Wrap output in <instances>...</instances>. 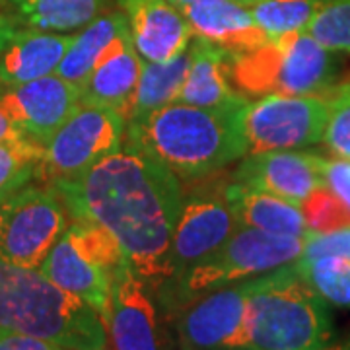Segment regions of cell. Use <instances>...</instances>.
<instances>
[{
	"label": "cell",
	"instance_id": "cell-23",
	"mask_svg": "<svg viewBox=\"0 0 350 350\" xmlns=\"http://www.w3.org/2000/svg\"><path fill=\"white\" fill-rule=\"evenodd\" d=\"M107 0H8L16 24L43 31H75L96 20Z\"/></svg>",
	"mask_w": 350,
	"mask_h": 350
},
{
	"label": "cell",
	"instance_id": "cell-34",
	"mask_svg": "<svg viewBox=\"0 0 350 350\" xmlns=\"http://www.w3.org/2000/svg\"><path fill=\"white\" fill-rule=\"evenodd\" d=\"M20 138H25L18 126L14 125L10 121V117L6 113L0 109V142H8V140H20Z\"/></svg>",
	"mask_w": 350,
	"mask_h": 350
},
{
	"label": "cell",
	"instance_id": "cell-6",
	"mask_svg": "<svg viewBox=\"0 0 350 350\" xmlns=\"http://www.w3.org/2000/svg\"><path fill=\"white\" fill-rule=\"evenodd\" d=\"M304 241L306 238L275 236L250 226H238L213 255L193 267L187 275L156 290L158 308L175 317L185 304L206 292L292 265L301 257Z\"/></svg>",
	"mask_w": 350,
	"mask_h": 350
},
{
	"label": "cell",
	"instance_id": "cell-15",
	"mask_svg": "<svg viewBox=\"0 0 350 350\" xmlns=\"http://www.w3.org/2000/svg\"><path fill=\"white\" fill-rule=\"evenodd\" d=\"M144 59L138 55L131 29H123L101 53L100 61L80 88V103L109 107L126 119L131 111Z\"/></svg>",
	"mask_w": 350,
	"mask_h": 350
},
{
	"label": "cell",
	"instance_id": "cell-21",
	"mask_svg": "<svg viewBox=\"0 0 350 350\" xmlns=\"http://www.w3.org/2000/svg\"><path fill=\"white\" fill-rule=\"evenodd\" d=\"M224 193L239 226H250L275 236L308 238L310 230L300 204L271 193L239 187L232 181L224 187Z\"/></svg>",
	"mask_w": 350,
	"mask_h": 350
},
{
	"label": "cell",
	"instance_id": "cell-10",
	"mask_svg": "<svg viewBox=\"0 0 350 350\" xmlns=\"http://www.w3.org/2000/svg\"><path fill=\"white\" fill-rule=\"evenodd\" d=\"M262 280L265 275L247 278L185 304L174 317L179 350H243L247 301Z\"/></svg>",
	"mask_w": 350,
	"mask_h": 350
},
{
	"label": "cell",
	"instance_id": "cell-9",
	"mask_svg": "<svg viewBox=\"0 0 350 350\" xmlns=\"http://www.w3.org/2000/svg\"><path fill=\"white\" fill-rule=\"evenodd\" d=\"M126 119L109 107L80 105L43 146L39 183L75 179L123 148Z\"/></svg>",
	"mask_w": 350,
	"mask_h": 350
},
{
	"label": "cell",
	"instance_id": "cell-8",
	"mask_svg": "<svg viewBox=\"0 0 350 350\" xmlns=\"http://www.w3.org/2000/svg\"><path fill=\"white\" fill-rule=\"evenodd\" d=\"M329 100L325 96L271 94L250 100L241 109L245 156L273 150H300L323 142Z\"/></svg>",
	"mask_w": 350,
	"mask_h": 350
},
{
	"label": "cell",
	"instance_id": "cell-22",
	"mask_svg": "<svg viewBox=\"0 0 350 350\" xmlns=\"http://www.w3.org/2000/svg\"><path fill=\"white\" fill-rule=\"evenodd\" d=\"M126 27L129 22L121 10L100 14L96 20L84 25L78 36H75L55 75L75 86L82 88L96 63L100 61L101 53Z\"/></svg>",
	"mask_w": 350,
	"mask_h": 350
},
{
	"label": "cell",
	"instance_id": "cell-26",
	"mask_svg": "<svg viewBox=\"0 0 350 350\" xmlns=\"http://www.w3.org/2000/svg\"><path fill=\"white\" fill-rule=\"evenodd\" d=\"M319 4L321 0H255L247 8L267 38L275 39L308 29Z\"/></svg>",
	"mask_w": 350,
	"mask_h": 350
},
{
	"label": "cell",
	"instance_id": "cell-24",
	"mask_svg": "<svg viewBox=\"0 0 350 350\" xmlns=\"http://www.w3.org/2000/svg\"><path fill=\"white\" fill-rule=\"evenodd\" d=\"M191 68V49H185L177 57L163 63L142 64V75L138 80L137 92L133 98L131 111L126 115L129 121H137L146 117L148 113L158 111L170 103L177 101V96L185 84V78Z\"/></svg>",
	"mask_w": 350,
	"mask_h": 350
},
{
	"label": "cell",
	"instance_id": "cell-18",
	"mask_svg": "<svg viewBox=\"0 0 350 350\" xmlns=\"http://www.w3.org/2000/svg\"><path fill=\"white\" fill-rule=\"evenodd\" d=\"M191 68L181 88L177 103L202 109H222L245 105L247 98L232 86L230 61L232 53L216 47L206 39L195 38L189 43Z\"/></svg>",
	"mask_w": 350,
	"mask_h": 350
},
{
	"label": "cell",
	"instance_id": "cell-13",
	"mask_svg": "<svg viewBox=\"0 0 350 350\" xmlns=\"http://www.w3.org/2000/svg\"><path fill=\"white\" fill-rule=\"evenodd\" d=\"M80 105V88L57 75L14 86L0 84V109L39 146H45Z\"/></svg>",
	"mask_w": 350,
	"mask_h": 350
},
{
	"label": "cell",
	"instance_id": "cell-35",
	"mask_svg": "<svg viewBox=\"0 0 350 350\" xmlns=\"http://www.w3.org/2000/svg\"><path fill=\"white\" fill-rule=\"evenodd\" d=\"M16 29H18L16 20L10 18V16H2L0 14V53L6 47V43L10 41V38H12V33Z\"/></svg>",
	"mask_w": 350,
	"mask_h": 350
},
{
	"label": "cell",
	"instance_id": "cell-3",
	"mask_svg": "<svg viewBox=\"0 0 350 350\" xmlns=\"http://www.w3.org/2000/svg\"><path fill=\"white\" fill-rule=\"evenodd\" d=\"M0 327L68 350H109L101 315L39 269L0 259Z\"/></svg>",
	"mask_w": 350,
	"mask_h": 350
},
{
	"label": "cell",
	"instance_id": "cell-14",
	"mask_svg": "<svg viewBox=\"0 0 350 350\" xmlns=\"http://www.w3.org/2000/svg\"><path fill=\"white\" fill-rule=\"evenodd\" d=\"M325 156L310 150H273L243 156L232 174V183L271 193L300 204L315 189L325 187Z\"/></svg>",
	"mask_w": 350,
	"mask_h": 350
},
{
	"label": "cell",
	"instance_id": "cell-5",
	"mask_svg": "<svg viewBox=\"0 0 350 350\" xmlns=\"http://www.w3.org/2000/svg\"><path fill=\"white\" fill-rule=\"evenodd\" d=\"M337 75L333 51L323 47L306 29L267 39L255 49L232 55V86L250 98L325 96Z\"/></svg>",
	"mask_w": 350,
	"mask_h": 350
},
{
	"label": "cell",
	"instance_id": "cell-19",
	"mask_svg": "<svg viewBox=\"0 0 350 350\" xmlns=\"http://www.w3.org/2000/svg\"><path fill=\"white\" fill-rule=\"evenodd\" d=\"M185 16L195 38L206 39L232 55L255 49L267 41L247 6L230 0H213L177 6Z\"/></svg>",
	"mask_w": 350,
	"mask_h": 350
},
{
	"label": "cell",
	"instance_id": "cell-7",
	"mask_svg": "<svg viewBox=\"0 0 350 350\" xmlns=\"http://www.w3.org/2000/svg\"><path fill=\"white\" fill-rule=\"evenodd\" d=\"M66 222L68 213L51 185L16 189L0 199V259L39 269Z\"/></svg>",
	"mask_w": 350,
	"mask_h": 350
},
{
	"label": "cell",
	"instance_id": "cell-11",
	"mask_svg": "<svg viewBox=\"0 0 350 350\" xmlns=\"http://www.w3.org/2000/svg\"><path fill=\"white\" fill-rule=\"evenodd\" d=\"M238 218L226 199L224 187L218 193H195L187 197L175 224L170 245L167 280L162 286L177 282L193 267L213 255L238 230Z\"/></svg>",
	"mask_w": 350,
	"mask_h": 350
},
{
	"label": "cell",
	"instance_id": "cell-36",
	"mask_svg": "<svg viewBox=\"0 0 350 350\" xmlns=\"http://www.w3.org/2000/svg\"><path fill=\"white\" fill-rule=\"evenodd\" d=\"M175 6H183V4H197V2H213V0H172ZM230 2H238L241 6H250L255 0H230Z\"/></svg>",
	"mask_w": 350,
	"mask_h": 350
},
{
	"label": "cell",
	"instance_id": "cell-4",
	"mask_svg": "<svg viewBox=\"0 0 350 350\" xmlns=\"http://www.w3.org/2000/svg\"><path fill=\"white\" fill-rule=\"evenodd\" d=\"M331 338L329 306L298 275L294 262L265 275L247 301L243 350H321Z\"/></svg>",
	"mask_w": 350,
	"mask_h": 350
},
{
	"label": "cell",
	"instance_id": "cell-12",
	"mask_svg": "<svg viewBox=\"0 0 350 350\" xmlns=\"http://www.w3.org/2000/svg\"><path fill=\"white\" fill-rule=\"evenodd\" d=\"M103 323L109 350H167L154 292L126 259L113 271Z\"/></svg>",
	"mask_w": 350,
	"mask_h": 350
},
{
	"label": "cell",
	"instance_id": "cell-28",
	"mask_svg": "<svg viewBox=\"0 0 350 350\" xmlns=\"http://www.w3.org/2000/svg\"><path fill=\"white\" fill-rule=\"evenodd\" d=\"M306 31L329 51L350 55V0H321Z\"/></svg>",
	"mask_w": 350,
	"mask_h": 350
},
{
	"label": "cell",
	"instance_id": "cell-32",
	"mask_svg": "<svg viewBox=\"0 0 350 350\" xmlns=\"http://www.w3.org/2000/svg\"><path fill=\"white\" fill-rule=\"evenodd\" d=\"M323 181L350 208V160L335 158L323 162Z\"/></svg>",
	"mask_w": 350,
	"mask_h": 350
},
{
	"label": "cell",
	"instance_id": "cell-20",
	"mask_svg": "<svg viewBox=\"0 0 350 350\" xmlns=\"http://www.w3.org/2000/svg\"><path fill=\"white\" fill-rule=\"evenodd\" d=\"M75 36L18 27L0 53V84H25L55 75Z\"/></svg>",
	"mask_w": 350,
	"mask_h": 350
},
{
	"label": "cell",
	"instance_id": "cell-30",
	"mask_svg": "<svg viewBox=\"0 0 350 350\" xmlns=\"http://www.w3.org/2000/svg\"><path fill=\"white\" fill-rule=\"evenodd\" d=\"M327 117L323 144L335 158L350 160V78L327 92Z\"/></svg>",
	"mask_w": 350,
	"mask_h": 350
},
{
	"label": "cell",
	"instance_id": "cell-25",
	"mask_svg": "<svg viewBox=\"0 0 350 350\" xmlns=\"http://www.w3.org/2000/svg\"><path fill=\"white\" fill-rule=\"evenodd\" d=\"M298 275L327 301L350 308V259L338 255L300 257L294 262Z\"/></svg>",
	"mask_w": 350,
	"mask_h": 350
},
{
	"label": "cell",
	"instance_id": "cell-33",
	"mask_svg": "<svg viewBox=\"0 0 350 350\" xmlns=\"http://www.w3.org/2000/svg\"><path fill=\"white\" fill-rule=\"evenodd\" d=\"M0 350H68L27 333L0 327Z\"/></svg>",
	"mask_w": 350,
	"mask_h": 350
},
{
	"label": "cell",
	"instance_id": "cell-38",
	"mask_svg": "<svg viewBox=\"0 0 350 350\" xmlns=\"http://www.w3.org/2000/svg\"><path fill=\"white\" fill-rule=\"evenodd\" d=\"M321 350H350V340L349 342H345V345H337V347H329V345H327L325 349Z\"/></svg>",
	"mask_w": 350,
	"mask_h": 350
},
{
	"label": "cell",
	"instance_id": "cell-27",
	"mask_svg": "<svg viewBox=\"0 0 350 350\" xmlns=\"http://www.w3.org/2000/svg\"><path fill=\"white\" fill-rule=\"evenodd\" d=\"M43 146L27 138L0 142V199L38 181Z\"/></svg>",
	"mask_w": 350,
	"mask_h": 350
},
{
	"label": "cell",
	"instance_id": "cell-29",
	"mask_svg": "<svg viewBox=\"0 0 350 350\" xmlns=\"http://www.w3.org/2000/svg\"><path fill=\"white\" fill-rule=\"evenodd\" d=\"M308 230L313 234H327L350 228V208L327 187L315 189L300 202Z\"/></svg>",
	"mask_w": 350,
	"mask_h": 350
},
{
	"label": "cell",
	"instance_id": "cell-2",
	"mask_svg": "<svg viewBox=\"0 0 350 350\" xmlns=\"http://www.w3.org/2000/svg\"><path fill=\"white\" fill-rule=\"evenodd\" d=\"M241 109H202L175 101L129 121L123 146L158 160L177 177L199 179L245 156Z\"/></svg>",
	"mask_w": 350,
	"mask_h": 350
},
{
	"label": "cell",
	"instance_id": "cell-16",
	"mask_svg": "<svg viewBox=\"0 0 350 350\" xmlns=\"http://www.w3.org/2000/svg\"><path fill=\"white\" fill-rule=\"evenodd\" d=\"M138 55L163 63L187 49L193 31L172 0H119Z\"/></svg>",
	"mask_w": 350,
	"mask_h": 350
},
{
	"label": "cell",
	"instance_id": "cell-1",
	"mask_svg": "<svg viewBox=\"0 0 350 350\" xmlns=\"http://www.w3.org/2000/svg\"><path fill=\"white\" fill-rule=\"evenodd\" d=\"M72 222L107 230L152 292L167 280L170 245L183 208L179 177L142 152L121 148L75 179L49 183Z\"/></svg>",
	"mask_w": 350,
	"mask_h": 350
},
{
	"label": "cell",
	"instance_id": "cell-37",
	"mask_svg": "<svg viewBox=\"0 0 350 350\" xmlns=\"http://www.w3.org/2000/svg\"><path fill=\"white\" fill-rule=\"evenodd\" d=\"M0 14H2V16H10L8 0H0ZM10 18H12V16H10Z\"/></svg>",
	"mask_w": 350,
	"mask_h": 350
},
{
	"label": "cell",
	"instance_id": "cell-31",
	"mask_svg": "<svg viewBox=\"0 0 350 350\" xmlns=\"http://www.w3.org/2000/svg\"><path fill=\"white\" fill-rule=\"evenodd\" d=\"M325 255H338L350 259V228L327 232V234H313L310 232L304 241L301 257H325Z\"/></svg>",
	"mask_w": 350,
	"mask_h": 350
},
{
	"label": "cell",
	"instance_id": "cell-17",
	"mask_svg": "<svg viewBox=\"0 0 350 350\" xmlns=\"http://www.w3.org/2000/svg\"><path fill=\"white\" fill-rule=\"evenodd\" d=\"M39 271L64 292L92 306L101 319L105 317L113 275L80 251L68 230H64L63 236L55 241L39 265Z\"/></svg>",
	"mask_w": 350,
	"mask_h": 350
}]
</instances>
